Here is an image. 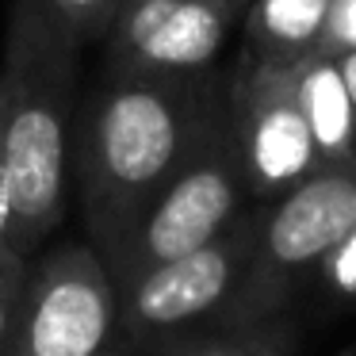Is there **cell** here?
Wrapping results in <instances>:
<instances>
[{
    "instance_id": "cell-15",
    "label": "cell",
    "mask_w": 356,
    "mask_h": 356,
    "mask_svg": "<svg viewBox=\"0 0 356 356\" xmlns=\"http://www.w3.org/2000/svg\"><path fill=\"white\" fill-rule=\"evenodd\" d=\"M318 50H330V54H348V50H356V0H333Z\"/></svg>"
},
{
    "instance_id": "cell-13",
    "label": "cell",
    "mask_w": 356,
    "mask_h": 356,
    "mask_svg": "<svg viewBox=\"0 0 356 356\" xmlns=\"http://www.w3.org/2000/svg\"><path fill=\"white\" fill-rule=\"evenodd\" d=\"M27 268H31V257L12 245H0V356H8L12 333H16L19 302H24V287H27Z\"/></svg>"
},
{
    "instance_id": "cell-2",
    "label": "cell",
    "mask_w": 356,
    "mask_h": 356,
    "mask_svg": "<svg viewBox=\"0 0 356 356\" xmlns=\"http://www.w3.org/2000/svg\"><path fill=\"white\" fill-rule=\"evenodd\" d=\"M81 39L50 12L47 0H12L0 96H4V157L12 177L8 245L35 257L65 215L73 177V115H77Z\"/></svg>"
},
{
    "instance_id": "cell-1",
    "label": "cell",
    "mask_w": 356,
    "mask_h": 356,
    "mask_svg": "<svg viewBox=\"0 0 356 356\" xmlns=\"http://www.w3.org/2000/svg\"><path fill=\"white\" fill-rule=\"evenodd\" d=\"M230 100V70L195 77H104L77 100L73 184L88 245L111 264L149 203Z\"/></svg>"
},
{
    "instance_id": "cell-5",
    "label": "cell",
    "mask_w": 356,
    "mask_h": 356,
    "mask_svg": "<svg viewBox=\"0 0 356 356\" xmlns=\"http://www.w3.org/2000/svg\"><path fill=\"white\" fill-rule=\"evenodd\" d=\"M245 203H249V188H245V172H241L238 142H234L230 131V100H226V108L203 131L192 157L165 184V192L149 203V211L134 226L127 245L108 264L111 280L123 284V280L138 276L154 264L184 257L192 249L215 241L218 234L230 230L241 218Z\"/></svg>"
},
{
    "instance_id": "cell-12",
    "label": "cell",
    "mask_w": 356,
    "mask_h": 356,
    "mask_svg": "<svg viewBox=\"0 0 356 356\" xmlns=\"http://www.w3.org/2000/svg\"><path fill=\"white\" fill-rule=\"evenodd\" d=\"M50 12L81 39V47H100L127 0H47Z\"/></svg>"
},
{
    "instance_id": "cell-14",
    "label": "cell",
    "mask_w": 356,
    "mask_h": 356,
    "mask_svg": "<svg viewBox=\"0 0 356 356\" xmlns=\"http://www.w3.org/2000/svg\"><path fill=\"white\" fill-rule=\"evenodd\" d=\"M310 284L337 302H356V226L325 253V261L314 268Z\"/></svg>"
},
{
    "instance_id": "cell-6",
    "label": "cell",
    "mask_w": 356,
    "mask_h": 356,
    "mask_svg": "<svg viewBox=\"0 0 356 356\" xmlns=\"http://www.w3.org/2000/svg\"><path fill=\"white\" fill-rule=\"evenodd\" d=\"M119 337V295L92 245L65 241L31 257L8 356H100Z\"/></svg>"
},
{
    "instance_id": "cell-3",
    "label": "cell",
    "mask_w": 356,
    "mask_h": 356,
    "mask_svg": "<svg viewBox=\"0 0 356 356\" xmlns=\"http://www.w3.org/2000/svg\"><path fill=\"white\" fill-rule=\"evenodd\" d=\"M253 257L218 325L257 322L291 307V295L356 226V165H325L280 200L253 203Z\"/></svg>"
},
{
    "instance_id": "cell-8",
    "label": "cell",
    "mask_w": 356,
    "mask_h": 356,
    "mask_svg": "<svg viewBox=\"0 0 356 356\" xmlns=\"http://www.w3.org/2000/svg\"><path fill=\"white\" fill-rule=\"evenodd\" d=\"M249 0H127L100 42L104 77H195L218 65Z\"/></svg>"
},
{
    "instance_id": "cell-17",
    "label": "cell",
    "mask_w": 356,
    "mask_h": 356,
    "mask_svg": "<svg viewBox=\"0 0 356 356\" xmlns=\"http://www.w3.org/2000/svg\"><path fill=\"white\" fill-rule=\"evenodd\" d=\"M337 58H341V70H345L348 92H353V104H356V50H348V54H337Z\"/></svg>"
},
{
    "instance_id": "cell-9",
    "label": "cell",
    "mask_w": 356,
    "mask_h": 356,
    "mask_svg": "<svg viewBox=\"0 0 356 356\" xmlns=\"http://www.w3.org/2000/svg\"><path fill=\"white\" fill-rule=\"evenodd\" d=\"M291 77L325 165H356V104L341 58L330 50H310L291 65Z\"/></svg>"
},
{
    "instance_id": "cell-11",
    "label": "cell",
    "mask_w": 356,
    "mask_h": 356,
    "mask_svg": "<svg viewBox=\"0 0 356 356\" xmlns=\"http://www.w3.org/2000/svg\"><path fill=\"white\" fill-rule=\"evenodd\" d=\"M295 348H299V330L284 310V314L257 318V322L207 325L146 356H295Z\"/></svg>"
},
{
    "instance_id": "cell-4",
    "label": "cell",
    "mask_w": 356,
    "mask_h": 356,
    "mask_svg": "<svg viewBox=\"0 0 356 356\" xmlns=\"http://www.w3.org/2000/svg\"><path fill=\"white\" fill-rule=\"evenodd\" d=\"M257 238V211L249 203L241 218L215 241L184 257L161 261L138 276L115 284L119 295V337L131 353H154L177 337L218 325L245 280Z\"/></svg>"
},
{
    "instance_id": "cell-10",
    "label": "cell",
    "mask_w": 356,
    "mask_h": 356,
    "mask_svg": "<svg viewBox=\"0 0 356 356\" xmlns=\"http://www.w3.org/2000/svg\"><path fill=\"white\" fill-rule=\"evenodd\" d=\"M333 0H249L241 19V50L261 62L295 65L318 50Z\"/></svg>"
},
{
    "instance_id": "cell-16",
    "label": "cell",
    "mask_w": 356,
    "mask_h": 356,
    "mask_svg": "<svg viewBox=\"0 0 356 356\" xmlns=\"http://www.w3.org/2000/svg\"><path fill=\"white\" fill-rule=\"evenodd\" d=\"M12 234V177L4 157V96H0V245H8Z\"/></svg>"
},
{
    "instance_id": "cell-19",
    "label": "cell",
    "mask_w": 356,
    "mask_h": 356,
    "mask_svg": "<svg viewBox=\"0 0 356 356\" xmlns=\"http://www.w3.org/2000/svg\"><path fill=\"white\" fill-rule=\"evenodd\" d=\"M333 356H356V345H348V348H341V353H333Z\"/></svg>"
},
{
    "instance_id": "cell-18",
    "label": "cell",
    "mask_w": 356,
    "mask_h": 356,
    "mask_svg": "<svg viewBox=\"0 0 356 356\" xmlns=\"http://www.w3.org/2000/svg\"><path fill=\"white\" fill-rule=\"evenodd\" d=\"M100 356H146V353H131V348H123V345H111L108 353H100Z\"/></svg>"
},
{
    "instance_id": "cell-7",
    "label": "cell",
    "mask_w": 356,
    "mask_h": 356,
    "mask_svg": "<svg viewBox=\"0 0 356 356\" xmlns=\"http://www.w3.org/2000/svg\"><path fill=\"white\" fill-rule=\"evenodd\" d=\"M230 131L238 142L249 203H272L325 169L291 65L261 62L241 50L230 70Z\"/></svg>"
}]
</instances>
